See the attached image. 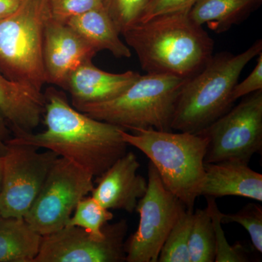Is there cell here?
I'll list each match as a JSON object with an SVG mask.
<instances>
[{"label": "cell", "mask_w": 262, "mask_h": 262, "mask_svg": "<svg viewBox=\"0 0 262 262\" xmlns=\"http://www.w3.org/2000/svg\"><path fill=\"white\" fill-rule=\"evenodd\" d=\"M45 96L43 132L20 134L8 142L54 151L74 162L93 177H100L127 152L122 128L81 113L61 90L50 87ZM124 130V129H123Z\"/></svg>", "instance_id": "cell-1"}, {"label": "cell", "mask_w": 262, "mask_h": 262, "mask_svg": "<svg viewBox=\"0 0 262 262\" xmlns=\"http://www.w3.org/2000/svg\"><path fill=\"white\" fill-rule=\"evenodd\" d=\"M189 12L159 15L122 33L147 73L189 79L213 56L214 42Z\"/></svg>", "instance_id": "cell-2"}, {"label": "cell", "mask_w": 262, "mask_h": 262, "mask_svg": "<svg viewBox=\"0 0 262 262\" xmlns=\"http://www.w3.org/2000/svg\"><path fill=\"white\" fill-rule=\"evenodd\" d=\"M262 53L261 39L243 53L222 52L187 79L174 111L171 130L198 134L232 108L231 94L246 65Z\"/></svg>", "instance_id": "cell-3"}, {"label": "cell", "mask_w": 262, "mask_h": 262, "mask_svg": "<svg viewBox=\"0 0 262 262\" xmlns=\"http://www.w3.org/2000/svg\"><path fill=\"white\" fill-rule=\"evenodd\" d=\"M120 134L127 145L140 150L160 174L164 186L194 211L205 178V158L208 139L202 133H175L140 129Z\"/></svg>", "instance_id": "cell-4"}, {"label": "cell", "mask_w": 262, "mask_h": 262, "mask_svg": "<svg viewBox=\"0 0 262 262\" xmlns=\"http://www.w3.org/2000/svg\"><path fill=\"white\" fill-rule=\"evenodd\" d=\"M187 80L173 75L147 73L139 76L113 99L75 108L125 130L170 131L177 99Z\"/></svg>", "instance_id": "cell-5"}, {"label": "cell", "mask_w": 262, "mask_h": 262, "mask_svg": "<svg viewBox=\"0 0 262 262\" xmlns=\"http://www.w3.org/2000/svg\"><path fill=\"white\" fill-rule=\"evenodd\" d=\"M50 15L49 0H22L0 19V73L39 91L46 84L43 34Z\"/></svg>", "instance_id": "cell-6"}, {"label": "cell", "mask_w": 262, "mask_h": 262, "mask_svg": "<svg viewBox=\"0 0 262 262\" xmlns=\"http://www.w3.org/2000/svg\"><path fill=\"white\" fill-rule=\"evenodd\" d=\"M94 186L91 174L59 157L24 219L42 236L57 232L67 226L77 203L91 194Z\"/></svg>", "instance_id": "cell-7"}, {"label": "cell", "mask_w": 262, "mask_h": 262, "mask_svg": "<svg viewBox=\"0 0 262 262\" xmlns=\"http://www.w3.org/2000/svg\"><path fill=\"white\" fill-rule=\"evenodd\" d=\"M147 189L136 211L140 215L137 230L125 244L127 262H158L161 248L185 207L164 186L149 161Z\"/></svg>", "instance_id": "cell-8"}, {"label": "cell", "mask_w": 262, "mask_h": 262, "mask_svg": "<svg viewBox=\"0 0 262 262\" xmlns=\"http://www.w3.org/2000/svg\"><path fill=\"white\" fill-rule=\"evenodd\" d=\"M200 133L208 139L205 163L228 160L249 163L262 148V90L246 96Z\"/></svg>", "instance_id": "cell-9"}, {"label": "cell", "mask_w": 262, "mask_h": 262, "mask_svg": "<svg viewBox=\"0 0 262 262\" xmlns=\"http://www.w3.org/2000/svg\"><path fill=\"white\" fill-rule=\"evenodd\" d=\"M3 158L0 213L3 218H24L59 156L51 150L8 142Z\"/></svg>", "instance_id": "cell-10"}, {"label": "cell", "mask_w": 262, "mask_h": 262, "mask_svg": "<svg viewBox=\"0 0 262 262\" xmlns=\"http://www.w3.org/2000/svg\"><path fill=\"white\" fill-rule=\"evenodd\" d=\"M103 229V238H97L78 227H64L42 236L39 253L34 262L125 261L126 221L108 222Z\"/></svg>", "instance_id": "cell-11"}, {"label": "cell", "mask_w": 262, "mask_h": 262, "mask_svg": "<svg viewBox=\"0 0 262 262\" xmlns=\"http://www.w3.org/2000/svg\"><path fill=\"white\" fill-rule=\"evenodd\" d=\"M98 52L66 23L51 18L43 34L42 59L46 84L63 89L70 74Z\"/></svg>", "instance_id": "cell-12"}, {"label": "cell", "mask_w": 262, "mask_h": 262, "mask_svg": "<svg viewBox=\"0 0 262 262\" xmlns=\"http://www.w3.org/2000/svg\"><path fill=\"white\" fill-rule=\"evenodd\" d=\"M139 168L137 157L127 151L97 177L91 196L106 209L134 213L147 189L146 179L138 173Z\"/></svg>", "instance_id": "cell-13"}, {"label": "cell", "mask_w": 262, "mask_h": 262, "mask_svg": "<svg viewBox=\"0 0 262 262\" xmlns=\"http://www.w3.org/2000/svg\"><path fill=\"white\" fill-rule=\"evenodd\" d=\"M140 74L127 71L110 73L98 69L89 60L79 66L69 76L63 90L72 97L75 108L84 104L104 102L117 97L130 87Z\"/></svg>", "instance_id": "cell-14"}, {"label": "cell", "mask_w": 262, "mask_h": 262, "mask_svg": "<svg viewBox=\"0 0 262 262\" xmlns=\"http://www.w3.org/2000/svg\"><path fill=\"white\" fill-rule=\"evenodd\" d=\"M205 178L200 196H237L262 201V175L247 162L228 160L205 163Z\"/></svg>", "instance_id": "cell-15"}, {"label": "cell", "mask_w": 262, "mask_h": 262, "mask_svg": "<svg viewBox=\"0 0 262 262\" xmlns=\"http://www.w3.org/2000/svg\"><path fill=\"white\" fill-rule=\"evenodd\" d=\"M0 113L15 136L32 133L44 115V94L0 73Z\"/></svg>", "instance_id": "cell-16"}, {"label": "cell", "mask_w": 262, "mask_h": 262, "mask_svg": "<svg viewBox=\"0 0 262 262\" xmlns=\"http://www.w3.org/2000/svg\"><path fill=\"white\" fill-rule=\"evenodd\" d=\"M66 24L96 51H108L119 58L131 56L130 48L120 39L103 7L73 17Z\"/></svg>", "instance_id": "cell-17"}, {"label": "cell", "mask_w": 262, "mask_h": 262, "mask_svg": "<svg viewBox=\"0 0 262 262\" xmlns=\"http://www.w3.org/2000/svg\"><path fill=\"white\" fill-rule=\"evenodd\" d=\"M42 235L24 218L0 221V262H34L39 253Z\"/></svg>", "instance_id": "cell-18"}, {"label": "cell", "mask_w": 262, "mask_h": 262, "mask_svg": "<svg viewBox=\"0 0 262 262\" xmlns=\"http://www.w3.org/2000/svg\"><path fill=\"white\" fill-rule=\"evenodd\" d=\"M255 0H196L189 10L193 22L215 33L225 32L249 13Z\"/></svg>", "instance_id": "cell-19"}, {"label": "cell", "mask_w": 262, "mask_h": 262, "mask_svg": "<svg viewBox=\"0 0 262 262\" xmlns=\"http://www.w3.org/2000/svg\"><path fill=\"white\" fill-rule=\"evenodd\" d=\"M189 251L191 262H215L214 229L206 208L193 212Z\"/></svg>", "instance_id": "cell-20"}, {"label": "cell", "mask_w": 262, "mask_h": 262, "mask_svg": "<svg viewBox=\"0 0 262 262\" xmlns=\"http://www.w3.org/2000/svg\"><path fill=\"white\" fill-rule=\"evenodd\" d=\"M113 213L101 206L92 196H84L76 206L66 227H78L94 237L103 238V227L113 220Z\"/></svg>", "instance_id": "cell-21"}, {"label": "cell", "mask_w": 262, "mask_h": 262, "mask_svg": "<svg viewBox=\"0 0 262 262\" xmlns=\"http://www.w3.org/2000/svg\"><path fill=\"white\" fill-rule=\"evenodd\" d=\"M193 212L187 208L183 210L164 243L158 262H191L189 241Z\"/></svg>", "instance_id": "cell-22"}, {"label": "cell", "mask_w": 262, "mask_h": 262, "mask_svg": "<svg viewBox=\"0 0 262 262\" xmlns=\"http://www.w3.org/2000/svg\"><path fill=\"white\" fill-rule=\"evenodd\" d=\"M149 0H103V8L122 34L139 23Z\"/></svg>", "instance_id": "cell-23"}, {"label": "cell", "mask_w": 262, "mask_h": 262, "mask_svg": "<svg viewBox=\"0 0 262 262\" xmlns=\"http://www.w3.org/2000/svg\"><path fill=\"white\" fill-rule=\"evenodd\" d=\"M206 208L209 212L213 229L215 241V262H245L248 261L242 248L239 246H232L229 244L222 226V212L220 211L215 198L206 196Z\"/></svg>", "instance_id": "cell-24"}, {"label": "cell", "mask_w": 262, "mask_h": 262, "mask_svg": "<svg viewBox=\"0 0 262 262\" xmlns=\"http://www.w3.org/2000/svg\"><path fill=\"white\" fill-rule=\"evenodd\" d=\"M222 224L235 223L244 227L251 237L255 249L262 253V208L256 203H248L239 211L225 214L222 213Z\"/></svg>", "instance_id": "cell-25"}, {"label": "cell", "mask_w": 262, "mask_h": 262, "mask_svg": "<svg viewBox=\"0 0 262 262\" xmlns=\"http://www.w3.org/2000/svg\"><path fill=\"white\" fill-rule=\"evenodd\" d=\"M103 7V0H49L51 18L61 23Z\"/></svg>", "instance_id": "cell-26"}, {"label": "cell", "mask_w": 262, "mask_h": 262, "mask_svg": "<svg viewBox=\"0 0 262 262\" xmlns=\"http://www.w3.org/2000/svg\"><path fill=\"white\" fill-rule=\"evenodd\" d=\"M196 0H149L139 22H144L159 15L179 12H189Z\"/></svg>", "instance_id": "cell-27"}, {"label": "cell", "mask_w": 262, "mask_h": 262, "mask_svg": "<svg viewBox=\"0 0 262 262\" xmlns=\"http://www.w3.org/2000/svg\"><path fill=\"white\" fill-rule=\"evenodd\" d=\"M262 90V53L258 56L257 63L251 73L241 83L237 82L231 94L232 101Z\"/></svg>", "instance_id": "cell-28"}, {"label": "cell", "mask_w": 262, "mask_h": 262, "mask_svg": "<svg viewBox=\"0 0 262 262\" xmlns=\"http://www.w3.org/2000/svg\"><path fill=\"white\" fill-rule=\"evenodd\" d=\"M8 123L0 113V155H4L8 149V141L10 139Z\"/></svg>", "instance_id": "cell-29"}, {"label": "cell", "mask_w": 262, "mask_h": 262, "mask_svg": "<svg viewBox=\"0 0 262 262\" xmlns=\"http://www.w3.org/2000/svg\"><path fill=\"white\" fill-rule=\"evenodd\" d=\"M21 2L18 0H0V19L13 13Z\"/></svg>", "instance_id": "cell-30"}, {"label": "cell", "mask_w": 262, "mask_h": 262, "mask_svg": "<svg viewBox=\"0 0 262 262\" xmlns=\"http://www.w3.org/2000/svg\"><path fill=\"white\" fill-rule=\"evenodd\" d=\"M3 172H4V158L0 155V190H1L2 183H3Z\"/></svg>", "instance_id": "cell-31"}, {"label": "cell", "mask_w": 262, "mask_h": 262, "mask_svg": "<svg viewBox=\"0 0 262 262\" xmlns=\"http://www.w3.org/2000/svg\"><path fill=\"white\" fill-rule=\"evenodd\" d=\"M3 217L2 216L1 213H0V221H1L2 219H3Z\"/></svg>", "instance_id": "cell-32"}, {"label": "cell", "mask_w": 262, "mask_h": 262, "mask_svg": "<svg viewBox=\"0 0 262 262\" xmlns=\"http://www.w3.org/2000/svg\"><path fill=\"white\" fill-rule=\"evenodd\" d=\"M255 1L261 2V0H255Z\"/></svg>", "instance_id": "cell-33"}, {"label": "cell", "mask_w": 262, "mask_h": 262, "mask_svg": "<svg viewBox=\"0 0 262 262\" xmlns=\"http://www.w3.org/2000/svg\"><path fill=\"white\" fill-rule=\"evenodd\" d=\"M18 1H22V0H18Z\"/></svg>", "instance_id": "cell-34"}]
</instances>
